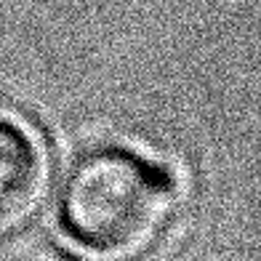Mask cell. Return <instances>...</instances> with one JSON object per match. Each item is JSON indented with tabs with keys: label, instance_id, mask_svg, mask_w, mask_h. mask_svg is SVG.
Returning a JSON list of instances; mask_svg holds the SVG:
<instances>
[{
	"label": "cell",
	"instance_id": "6da1fadb",
	"mask_svg": "<svg viewBox=\"0 0 261 261\" xmlns=\"http://www.w3.org/2000/svg\"><path fill=\"white\" fill-rule=\"evenodd\" d=\"M173 205L171 179L123 149L93 152L69 173L59 224L83 253L125 261L158 240Z\"/></svg>",
	"mask_w": 261,
	"mask_h": 261
},
{
	"label": "cell",
	"instance_id": "7a4b0ae2",
	"mask_svg": "<svg viewBox=\"0 0 261 261\" xmlns=\"http://www.w3.org/2000/svg\"><path fill=\"white\" fill-rule=\"evenodd\" d=\"M45 168L38 147L19 128L0 120V232L14 229L35 211Z\"/></svg>",
	"mask_w": 261,
	"mask_h": 261
}]
</instances>
